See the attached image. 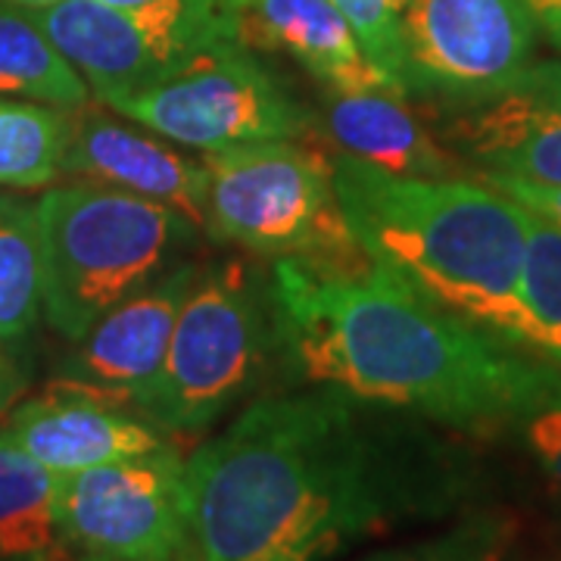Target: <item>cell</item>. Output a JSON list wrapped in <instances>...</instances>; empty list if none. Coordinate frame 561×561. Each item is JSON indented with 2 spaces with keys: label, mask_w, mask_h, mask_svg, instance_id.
<instances>
[{
  "label": "cell",
  "mask_w": 561,
  "mask_h": 561,
  "mask_svg": "<svg viewBox=\"0 0 561 561\" xmlns=\"http://www.w3.org/2000/svg\"><path fill=\"white\" fill-rule=\"evenodd\" d=\"M431 421L312 387L247 405L187 456L194 561H331L400 524L440 518L468 465Z\"/></svg>",
  "instance_id": "obj_1"
},
{
  "label": "cell",
  "mask_w": 561,
  "mask_h": 561,
  "mask_svg": "<svg viewBox=\"0 0 561 561\" xmlns=\"http://www.w3.org/2000/svg\"><path fill=\"white\" fill-rule=\"evenodd\" d=\"M278 356L297 383L465 434L512 427L561 368L461 319L365 253L275 260Z\"/></svg>",
  "instance_id": "obj_2"
},
{
  "label": "cell",
  "mask_w": 561,
  "mask_h": 561,
  "mask_svg": "<svg viewBox=\"0 0 561 561\" xmlns=\"http://www.w3.org/2000/svg\"><path fill=\"white\" fill-rule=\"evenodd\" d=\"M334 184L343 219L368 260L427 300L524 350L522 203L474 172L409 179L346 153L334 157Z\"/></svg>",
  "instance_id": "obj_3"
},
{
  "label": "cell",
  "mask_w": 561,
  "mask_h": 561,
  "mask_svg": "<svg viewBox=\"0 0 561 561\" xmlns=\"http://www.w3.org/2000/svg\"><path fill=\"white\" fill-rule=\"evenodd\" d=\"M44 316L66 341L169 272L201 225L165 203L94 181L50 187L38 203Z\"/></svg>",
  "instance_id": "obj_4"
},
{
  "label": "cell",
  "mask_w": 561,
  "mask_h": 561,
  "mask_svg": "<svg viewBox=\"0 0 561 561\" xmlns=\"http://www.w3.org/2000/svg\"><path fill=\"white\" fill-rule=\"evenodd\" d=\"M272 356L278 331L268 275L241 256L201 265L140 412L169 437L201 434L260 387Z\"/></svg>",
  "instance_id": "obj_5"
},
{
  "label": "cell",
  "mask_w": 561,
  "mask_h": 561,
  "mask_svg": "<svg viewBox=\"0 0 561 561\" xmlns=\"http://www.w3.org/2000/svg\"><path fill=\"white\" fill-rule=\"evenodd\" d=\"M203 231L268 260L362 256L343 219L334 157L302 140H256L203 153Z\"/></svg>",
  "instance_id": "obj_6"
},
{
  "label": "cell",
  "mask_w": 561,
  "mask_h": 561,
  "mask_svg": "<svg viewBox=\"0 0 561 561\" xmlns=\"http://www.w3.org/2000/svg\"><path fill=\"white\" fill-rule=\"evenodd\" d=\"M32 16L103 106L157 84L206 50L243 44L238 0H153L140 7L62 0Z\"/></svg>",
  "instance_id": "obj_7"
},
{
  "label": "cell",
  "mask_w": 561,
  "mask_h": 561,
  "mask_svg": "<svg viewBox=\"0 0 561 561\" xmlns=\"http://www.w3.org/2000/svg\"><path fill=\"white\" fill-rule=\"evenodd\" d=\"M110 110L201 153L256 140H302L316 128V116L247 44L206 50Z\"/></svg>",
  "instance_id": "obj_8"
},
{
  "label": "cell",
  "mask_w": 561,
  "mask_h": 561,
  "mask_svg": "<svg viewBox=\"0 0 561 561\" xmlns=\"http://www.w3.org/2000/svg\"><path fill=\"white\" fill-rule=\"evenodd\" d=\"M537 22L524 0H402V88L461 110L505 91L534 62Z\"/></svg>",
  "instance_id": "obj_9"
},
{
  "label": "cell",
  "mask_w": 561,
  "mask_h": 561,
  "mask_svg": "<svg viewBox=\"0 0 561 561\" xmlns=\"http://www.w3.org/2000/svg\"><path fill=\"white\" fill-rule=\"evenodd\" d=\"M57 518L79 559H179L187 552V459L165 443L60 474Z\"/></svg>",
  "instance_id": "obj_10"
},
{
  "label": "cell",
  "mask_w": 561,
  "mask_h": 561,
  "mask_svg": "<svg viewBox=\"0 0 561 561\" xmlns=\"http://www.w3.org/2000/svg\"><path fill=\"white\" fill-rule=\"evenodd\" d=\"M0 443L20 449L54 474L144 456L172 437L135 405L72 381L16 402L0 421Z\"/></svg>",
  "instance_id": "obj_11"
},
{
  "label": "cell",
  "mask_w": 561,
  "mask_h": 561,
  "mask_svg": "<svg viewBox=\"0 0 561 561\" xmlns=\"http://www.w3.org/2000/svg\"><path fill=\"white\" fill-rule=\"evenodd\" d=\"M449 113L443 144L474 172L561 187V60H534L505 91Z\"/></svg>",
  "instance_id": "obj_12"
},
{
  "label": "cell",
  "mask_w": 561,
  "mask_h": 561,
  "mask_svg": "<svg viewBox=\"0 0 561 561\" xmlns=\"http://www.w3.org/2000/svg\"><path fill=\"white\" fill-rule=\"evenodd\" d=\"M197 272V262H179L113 306L81 341H76V350L60 365L62 381L94 387L140 412L160 378L172 328Z\"/></svg>",
  "instance_id": "obj_13"
},
{
  "label": "cell",
  "mask_w": 561,
  "mask_h": 561,
  "mask_svg": "<svg viewBox=\"0 0 561 561\" xmlns=\"http://www.w3.org/2000/svg\"><path fill=\"white\" fill-rule=\"evenodd\" d=\"M62 175L119 187L165 203L203 228L209 172L203 160L184 157L172 140L138 122H119L88 103L72 110Z\"/></svg>",
  "instance_id": "obj_14"
},
{
  "label": "cell",
  "mask_w": 561,
  "mask_h": 561,
  "mask_svg": "<svg viewBox=\"0 0 561 561\" xmlns=\"http://www.w3.org/2000/svg\"><path fill=\"white\" fill-rule=\"evenodd\" d=\"M390 88L328 91L321 128L346 157L409 179L465 175L459 157L434 138L421 119Z\"/></svg>",
  "instance_id": "obj_15"
},
{
  "label": "cell",
  "mask_w": 561,
  "mask_h": 561,
  "mask_svg": "<svg viewBox=\"0 0 561 561\" xmlns=\"http://www.w3.org/2000/svg\"><path fill=\"white\" fill-rule=\"evenodd\" d=\"M238 7L247 47L287 54L328 91L390 88L331 0H238Z\"/></svg>",
  "instance_id": "obj_16"
},
{
  "label": "cell",
  "mask_w": 561,
  "mask_h": 561,
  "mask_svg": "<svg viewBox=\"0 0 561 561\" xmlns=\"http://www.w3.org/2000/svg\"><path fill=\"white\" fill-rule=\"evenodd\" d=\"M60 474L0 443V561H79L57 518Z\"/></svg>",
  "instance_id": "obj_17"
},
{
  "label": "cell",
  "mask_w": 561,
  "mask_h": 561,
  "mask_svg": "<svg viewBox=\"0 0 561 561\" xmlns=\"http://www.w3.org/2000/svg\"><path fill=\"white\" fill-rule=\"evenodd\" d=\"M0 98H20L79 110L91 103V88L81 72L47 38L38 20L0 0Z\"/></svg>",
  "instance_id": "obj_18"
},
{
  "label": "cell",
  "mask_w": 561,
  "mask_h": 561,
  "mask_svg": "<svg viewBox=\"0 0 561 561\" xmlns=\"http://www.w3.org/2000/svg\"><path fill=\"white\" fill-rule=\"evenodd\" d=\"M44 312L41 231L35 203L0 194V346L32 334Z\"/></svg>",
  "instance_id": "obj_19"
},
{
  "label": "cell",
  "mask_w": 561,
  "mask_h": 561,
  "mask_svg": "<svg viewBox=\"0 0 561 561\" xmlns=\"http://www.w3.org/2000/svg\"><path fill=\"white\" fill-rule=\"evenodd\" d=\"M72 110L0 98V187L38 191L62 175Z\"/></svg>",
  "instance_id": "obj_20"
},
{
  "label": "cell",
  "mask_w": 561,
  "mask_h": 561,
  "mask_svg": "<svg viewBox=\"0 0 561 561\" xmlns=\"http://www.w3.org/2000/svg\"><path fill=\"white\" fill-rule=\"evenodd\" d=\"M522 346L561 368V228L530 209L522 268Z\"/></svg>",
  "instance_id": "obj_21"
},
{
  "label": "cell",
  "mask_w": 561,
  "mask_h": 561,
  "mask_svg": "<svg viewBox=\"0 0 561 561\" xmlns=\"http://www.w3.org/2000/svg\"><path fill=\"white\" fill-rule=\"evenodd\" d=\"M362 44L365 57L383 76V81L405 98L402 88V0H331Z\"/></svg>",
  "instance_id": "obj_22"
},
{
  "label": "cell",
  "mask_w": 561,
  "mask_h": 561,
  "mask_svg": "<svg viewBox=\"0 0 561 561\" xmlns=\"http://www.w3.org/2000/svg\"><path fill=\"white\" fill-rule=\"evenodd\" d=\"M365 561H505V527L493 518H468L446 534L375 552Z\"/></svg>",
  "instance_id": "obj_23"
},
{
  "label": "cell",
  "mask_w": 561,
  "mask_h": 561,
  "mask_svg": "<svg viewBox=\"0 0 561 561\" xmlns=\"http://www.w3.org/2000/svg\"><path fill=\"white\" fill-rule=\"evenodd\" d=\"M522 437L530 459L561 486V375L508 427Z\"/></svg>",
  "instance_id": "obj_24"
},
{
  "label": "cell",
  "mask_w": 561,
  "mask_h": 561,
  "mask_svg": "<svg viewBox=\"0 0 561 561\" xmlns=\"http://www.w3.org/2000/svg\"><path fill=\"white\" fill-rule=\"evenodd\" d=\"M483 181H490L496 191L515 203H522L524 209H530L534 216H540L549 225L561 228V187L556 184H534V181L508 179V175H486V172H474Z\"/></svg>",
  "instance_id": "obj_25"
},
{
  "label": "cell",
  "mask_w": 561,
  "mask_h": 561,
  "mask_svg": "<svg viewBox=\"0 0 561 561\" xmlns=\"http://www.w3.org/2000/svg\"><path fill=\"white\" fill-rule=\"evenodd\" d=\"M28 390V375L22 371L16 359H10V353L0 346V415H7Z\"/></svg>",
  "instance_id": "obj_26"
},
{
  "label": "cell",
  "mask_w": 561,
  "mask_h": 561,
  "mask_svg": "<svg viewBox=\"0 0 561 561\" xmlns=\"http://www.w3.org/2000/svg\"><path fill=\"white\" fill-rule=\"evenodd\" d=\"M530 16L546 38L561 50V0H524Z\"/></svg>",
  "instance_id": "obj_27"
},
{
  "label": "cell",
  "mask_w": 561,
  "mask_h": 561,
  "mask_svg": "<svg viewBox=\"0 0 561 561\" xmlns=\"http://www.w3.org/2000/svg\"><path fill=\"white\" fill-rule=\"evenodd\" d=\"M3 3H13L20 10H28V13H38V10H47L54 3H62V0H3Z\"/></svg>",
  "instance_id": "obj_28"
},
{
  "label": "cell",
  "mask_w": 561,
  "mask_h": 561,
  "mask_svg": "<svg viewBox=\"0 0 561 561\" xmlns=\"http://www.w3.org/2000/svg\"><path fill=\"white\" fill-rule=\"evenodd\" d=\"M106 7H140V3H153V0H101Z\"/></svg>",
  "instance_id": "obj_29"
},
{
  "label": "cell",
  "mask_w": 561,
  "mask_h": 561,
  "mask_svg": "<svg viewBox=\"0 0 561 561\" xmlns=\"http://www.w3.org/2000/svg\"><path fill=\"white\" fill-rule=\"evenodd\" d=\"M79 561H116V559H91V556H81ZM172 561H194V556H191V549H187L184 556H179V559H172Z\"/></svg>",
  "instance_id": "obj_30"
}]
</instances>
